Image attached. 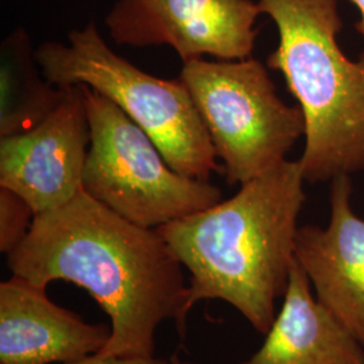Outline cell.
<instances>
[{"label": "cell", "instance_id": "2", "mask_svg": "<svg viewBox=\"0 0 364 364\" xmlns=\"http://www.w3.org/2000/svg\"><path fill=\"white\" fill-rule=\"evenodd\" d=\"M304 182L299 161L287 159L234 197L158 228L191 273L186 317L200 301L219 299L267 333L296 260Z\"/></svg>", "mask_w": 364, "mask_h": 364}, {"label": "cell", "instance_id": "1", "mask_svg": "<svg viewBox=\"0 0 364 364\" xmlns=\"http://www.w3.org/2000/svg\"><path fill=\"white\" fill-rule=\"evenodd\" d=\"M7 266L39 287L65 281L87 290L111 321L100 355L151 358L159 326L183 335L188 285L180 260L158 230L122 218L81 191L60 208L36 215Z\"/></svg>", "mask_w": 364, "mask_h": 364}, {"label": "cell", "instance_id": "4", "mask_svg": "<svg viewBox=\"0 0 364 364\" xmlns=\"http://www.w3.org/2000/svg\"><path fill=\"white\" fill-rule=\"evenodd\" d=\"M50 84L88 85L117 105L153 139L182 176L209 181L224 174L195 102L181 80H164L132 65L114 52L95 21L68 34V43L45 42L34 50Z\"/></svg>", "mask_w": 364, "mask_h": 364}, {"label": "cell", "instance_id": "14", "mask_svg": "<svg viewBox=\"0 0 364 364\" xmlns=\"http://www.w3.org/2000/svg\"><path fill=\"white\" fill-rule=\"evenodd\" d=\"M61 364H170V362L158 359L156 356L151 358H141V356H105L100 353L90 355L77 360L66 362Z\"/></svg>", "mask_w": 364, "mask_h": 364}, {"label": "cell", "instance_id": "17", "mask_svg": "<svg viewBox=\"0 0 364 364\" xmlns=\"http://www.w3.org/2000/svg\"><path fill=\"white\" fill-rule=\"evenodd\" d=\"M362 364H364V362H363V363H362Z\"/></svg>", "mask_w": 364, "mask_h": 364}, {"label": "cell", "instance_id": "15", "mask_svg": "<svg viewBox=\"0 0 364 364\" xmlns=\"http://www.w3.org/2000/svg\"><path fill=\"white\" fill-rule=\"evenodd\" d=\"M360 14V21L356 23V30L364 37V0H351Z\"/></svg>", "mask_w": 364, "mask_h": 364}, {"label": "cell", "instance_id": "6", "mask_svg": "<svg viewBox=\"0 0 364 364\" xmlns=\"http://www.w3.org/2000/svg\"><path fill=\"white\" fill-rule=\"evenodd\" d=\"M91 144L82 191L122 218L158 230L221 201L210 181L170 168L153 139L102 93L80 84Z\"/></svg>", "mask_w": 364, "mask_h": 364}, {"label": "cell", "instance_id": "8", "mask_svg": "<svg viewBox=\"0 0 364 364\" xmlns=\"http://www.w3.org/2000/svg\"><path fill=\"white\" fill-rule=\"evenodd\" d=\"M30 130L0 138V186L23 197L36 215L60 208L82 191L91 144L81 85Z\"/></svg>", "mask_w": 364, "mask_h": 364}, {"label": "cell", "instance_id": "5", "mask_svg": "<svg viewBox=\"0 0 364 364\" xmlns=\"http://www.w3.org/2000/svg\"><path fill=\"white\" fill-rule=\"evenodd\" d=\"M178 78L195 102L230 185H243L281 165L305 135L301 108L278 96L269 66L259 60H193L183 63Z\"/></svg>", "mask_w": 364, "mask_h": 364}, {"label": "cell", "instance_id": "12", "mask_svg": "<svg viewBox=\"0 0 364 364\" xmlns=\"http://www.w3.org/2000/svg\"><path fill=\"white\" fill-rule=\"evenodd\" d=\"M0 138L30 130L60 103L64 90L43 77L23 28L1 45Z\"/></svg>", "mask_w": 364, "mask_h": 364}, {"label": "cell", "instance_id": "10", "mask_svg": "<svg viewBox=\"0 0 364 364\" xmlns=\"http://www.w3.org/2000/svg\"><path fill=\"white\" fill-rule=\"evenodd\" d=\"M111 328L90 324L19 275L0 284V364H61L100 353Z\"/></svg>", "mask_w": 364, "mask_h": 364}, {"label": "cell", "instance_id": "11", "mask_svg": "<svg viewBox=\"0 0 364 364\" xmlns=\"http://www.w3.org/2000/svg\"><path fill=\"white\" fill-rule=\"evenodd\" d=\"M258 351L245 364H362L364 344L317 301L294 260L282 306Z\"/></svg>", "mask_w": 364, "mask_h": 364}, {"label": "cell", "instance_id": "7", "mask_svg": "<svg viewBox=\"0 0 364 364\" xmlns=\"http://www.w3.org/2000/svg\"><path fill=\"white\" fill-rule=\"evenodd\" d=\"M262 15L252 0H117L105 26L117 45H166L182 63L250 58Z\"/></svg>", "mask_w": 364, "mask_h": 364}, {"label": "cell", "instance_id": "3", "mask_svg": "<svg viewBox=\"0 0 364 364\" xmlns=\"http://www.w3.org/2000/svg\"><path fill=\"white\" fill-rule=\"evenodd\" d=\"M279 42L267 66L287 80L305 117L299 159L305 182L364 170V52L353 61L338 46V0H258Z\"/></svg>", "mask_w": 364, "mask_h": 364}, {"label": "cell", "instance_id": "16", "mask_svg": "<svg viewBox=\"0 0 364 364\" xmlns=\"http://www.w3.org/2000/svg\"><path fill=\"white\" fill-rule=\"evenodd\" d=\"M170 364H196V363H191V362H182V360H180L177 356H174L171 360H170Z\"/></svg>", "mask_w": 364, "mask_h": 364}, {"label": "cell", "instance_id": "13", "mask_svg": "<svg viewBox=\"0 0 364 364\" xmlns=\"http://www.w3.org/2000/svg\"><path fill=\"white\" fill-rule=\"evenodd\" d=\"M36 212L23 197L0 186V251L11 254L30 232Z\"/></svg>", "mask_w": 364, "mask_h": 364}, {"label": "cell", "instance_id": "9", "mask_svg": "<svg viewBox=\"0 0 364 364\" xmlns=\"http://www.w3.org/2000/svg\"><path fill=\"white\" fill-rule=\"evenodd\" d=\"M351 197V176L331 181L329 221L299 227L296 259L317 301L364 344V219Z\"/></svg>", "mask_w": 364, "mask_h": 364}]
</instances>
